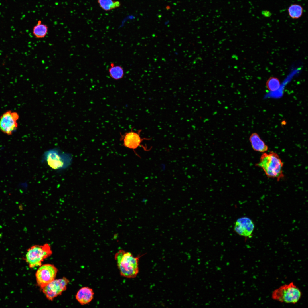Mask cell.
<instances>
[{
  "instance_id": "11",
  "label": "cell",
  "mask_w": 308,
  "mask_h": 308,
  "mask_svg": "<svg viewBox=\"0 0 308 308\" xmlns=\"http://www.w3.org/2000/svg\"><path fill=\"white\" fill-rule=\"evenodd\" d=\"M94 293L93 290L88 287L81 288L77 292L76 298L78 301L83 305L90 303L93 299Z\"/></svg>"
},
{
  "instance_id": "7",
  "label": "cell",
  "mask_w": 308,
  "mask_h": 308,
  "mask_svg": "<svg viewBox=\"0 0 308 308\" xmlns=\"http://www.w3.org/2000/svg\"><path fill=\"white\" fill-rule=\"evenodd\" d=\"M18 114L10 110L7 111L0 117V131L8 135H11L17 129Z\"/></svg>"
},
{
  "instance_id": "13",
  "label": "cell",
  "mask_w": 308,
  "mask_h": 308,
  "mask_svg": "<svg viewBox=\"0 0 308 308\" xmlns=\"http://www.w3.org/2000/svg\"><path fill=\"white\" fill-rule=\"evenodd\" d=\"M48 31V26L42 23L41 20H39L33 29L32 33L34 37L38 39L44 38L47 35Z\"/></svg>"
},
{
  "instance_id": "17",
  "label": "cell",
  "mask_w": 308,
  "mask_h": 308,
  "mask_svg": "<svg viewBox=\"0 0 308 308\" xmlns=\"http://www.w3.org/2000/svg\"><path fill=\"white\" fill-rule=\"evenodd\" d=\"M267 89L271 91H275L278 90L280 86V82L277 78L271 77L269 78L266 82Z\"/></svg>"
},
{
  "instance_id": "4",
  "label": "cell",
  "mask_w": 308,
  "mask_h": 308,
  "mask_svg": "<svg viewBox=\"0 0 308 308\" xmlns=\"http://www.w3.org/2000/svg\"><path fill=\"white\" fill-rule=\"evenodd\" d=\"M43 160L52 169L61 170L67 168L70 165L72 157L69 154L54 149L45 152Z\"/></svg>"
},
{
  "instance_id": "6",
  "label": "cell",
  "mask_w": 308,
  "mask_h": 308,
  "mask_svg": "<svg viewBox=\"0 0 308 308\" xmlns=\"http://www.w3.org/2000/svg\"><path fill=\"white\" fill-rule=\"evenodd\" d=\"M57 271V268L52 264H46L40 266L35 274L37 285L42 289L55 279Z\"/></svg>"
},
{
  "instance_id": "9",
  "label": "cell",
  "mask_w": 308,
  "mask_h": 308,
  "mask_svg": "<svg viewBox=\"0 0 308 308\" xmlns=\"http://www.w3.org/2000/svg\"><path fill=\"white\" fill-rule=\"evenodd\" d=\"M133 128H132L130 131L125 133L123 135L120 134V140L123 141V146L133 149L135 153L138 156L135 152V150L141 147L145 150H148L147 148L141 145V144L143 140H149L150 139L141 138L140 133L141 130H139L137 132L133 131Z\"/></svg>"
},
{
  "instance_id": "1",
  "label": "cell",
  "mask_w": 308,
  "mask_h": 308,
  "mask_svg": "<svg viewBox=\"0 0 308 308\" xmlns=\"http://www.w3.org/2000/svg\"><path fill=\"white\" fill-rule=\"evenodd\" d=\"M134 257L129 252L120 249L115 255L114 259L121 276L128 278L135 277L139 272L138 262L143 255Z\"/></svg>"
},
{
  "instance_id": "15",
  "label": "cell",
  "mask_w": 308,
  "mask_h": 308,
  "mask_svg": "<svg viewBox=\"0 0 308 308\" xmlns=\"http://www.w3.org/2000/svg\"><path fill=\"white\" fill-rule=\"evenodd\" d=\"M288 12L289 17L292 19H298L302 15L303 9L300 5L297 4L291 5L288 8Z\"/></svg>"
},
{
  "instance_id": "2",
  "label": "cell",
  "mask_w": 308,
  "mask_h": 308,
  "mask_svg": "<svg viewBox=\"0 0 308 308\" xmlns=\"http://www.w3.org/2000/svg\"><path fill=\"white\" fill-rule=\"evenodd\" d=\"M256 165L262 168L268 177L276 179L279 181L284 177L283 163L279 155L273 151L263 153Z\"/></svg>"
},
{
  "instance_id": "12",
  "label": "cell",
  "mask_w": 308,
  "mask_h": 308,
  "mask_svg": "<svg viewBox=\"0 0 308 308\" xmlns=\"http://www.w3.org/2000/svg\"><path fill=\"white\" fill-rule=\"evenodd\" d=\"M249 140L252 147L254 151L263 153L268 151V146L257 133H252L249 137Z\"/></svg>"
},
{
  "instance_id": "16",
  "label": "cell",
  "mask_w": 308,
  "mask_h": 308,
  "mask_svg": "<svg viewBox=\"0 0 308 308\" xmlns=\"http://www.w3.org/2000/svg\"><path fill=\"white\" fill-rule=\"evenodd\" d=\"M110 77L115 80H119L123 78L124 74L123 68L119 65H114L108 69Z\"/></svg>"
},
{
  "instance_id": "8",
  "label": "cell",
  "mask_w": 308,
  "mask_h": 308,
  "mask_svg": "<svg viewBox=\"0 0 308 308\" xmlns=\"http://www.w3.org/2000/svg\"><path fill=\"white\" fill-rule=\"evenodd\" d=\"M69 282V280L65 277L55 279L42 289L43 292L48 300L52 301L66 290Z\"/></svg>"
},
{
  "instance_id": "3",
  "label": "cell",
  "mask_w": 308,
  "mask_h": 308,
  "mask_svg": "<svg viewBox=\"0 0 308 308\" xmlns=\"http://www.w3.org/2000/svg\"><path fill=\"white\" fill-rule=\"evenodd\" d=\"M302 293L293 282L281 286L272 292L271 298L281 303L295 304L300 300Z\"/></svg>"
},
{
  "instance_id": "5",
  "label": "cell",
  "mask_w": 308,
  "mask_h": 308,
  "mask_svg": "<svg viewBox=\"0 0 308 308\" xmlns=\"http://www.w3.org/2000/svg\"><path fill=\"white\" fill-rule=\"evenodd\" d=\"M52 254L49 244L35 245L28 250L26 255V261L30 268L40 266L44 260Z\"/></svg>"
},
{
  "instance_id": "10",
  "label": "cell",
  "mask_w": 308,
  "mask_h": 308,
  "mask_svg": "<svg viewBox=\"0 0 308 308\" xmlns=\"http://www.w3.org/2000/svg\"><path fill=\"white\" fill-rule=\"evenodd\" d=\"M254 229V225L250 218L243 217L238 218L236 221L234 229L238 235L245 237L251 235Z\"/></svg>"
},
{
  "instance_id": "18",
  "label": "cell",
  "mask_w": 308,
  "mask_h": 308,
  "mask_svg": "<svg viewBox=\"0 0 308 308\" xmlns=\"http://www.w3.org/2000/svg\"><path fill=\"white\" fill-rule=\"evenodd\" d=\"M117 235H116H116H115H115H114V238H115H115H116V237H117Z\"/></svg>"
},
{
  "instance_id": "14",
  "label": "cell",
  "mask_w": 308,
  "mask_h": 308,
  "mask_svg": "<svg viewBox=\"0 0 308 308\" xmlns=\"http://www.w3.org/2000/svg\"><path fill=\"white\" fill-rule=\"evenodd\" d=\"M97 2L100 7L106 11L117 8L121 5L119 1L113 0H97Z\"/></svg>"
}]
</instances>
